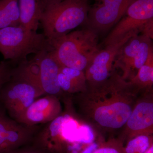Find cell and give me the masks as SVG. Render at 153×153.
<instances>
[{"label": "cell", "instance_id": "obj_8", "mask_svg": "<svg viewBox=\"0 0 153 153\" xmlns=\"http://www.w3.org/2000/svg\"><path fill=\"white\" fill-rule=\"evenodd\" d=\"M134 0H98L89 7L85 25L97 34L116 25Z\"/></svg>", "mask_w": 153, "mask_h": 153}, {"label": "cell", "instance_id": "obj_5", "mask_svg": "<svg viewBox=\"0 0 153 153\" xmlns=\"http://www.w3.org/2000/svg\"><path fill=\"white\" fill-rule=\"evenodd\" d=\"M42 90L28 79L13 72L11 79L0 93L3 103L10 117L18 121L32 103L41 96Z\"/></svg>", "mask_w": 153, "mask_h": 153}, {"label": "cell", "instance_id": "obj_16", "mask_svg": "<svg viewBox=\"0 0 153 153\" xmlns=\"http://www.w3.org/2000/svg\"><path fill=\"white\" fill-rule=\"evenodd\" d=\"M20 25L37 32L45 4L42 0H19Z\"/></svg>", "mask_w": 153, "mask_h": 153}, {"label": "cell", "instance_id": "obj_12", "mask_svg": "<svg viewBox=\"0 0 153 153\" xmlns=\"http://www.w3.org/2000/svg\"><path fill=\"white\" fill-rule=\"evenodd\" d=\"M38 98L25 111L17 121L28 126H37L50 122L63 113L60 98L45 94Z\"/></svg>", "mask_w": 153, "mask_h": 153}, {"label": "cell", "instance_id": "obj_1", "mask_svg": "<svg viewBox=\"0 0 153 153\" xmlns=\"http://www.w3.org/2000/svg\"><path fill=\"white\" fill-rule=\"evenodd\" d=\"M140 94L114 69L104 83L69 96L66 104L96 128L111 131L123 127Z\"/></svg>", "mask_w": 153, "mask_h": 153}, {"label": "cell", "instance_id": "obj_15", "mask_svg": "<svg viewBox=\"0 0 153 153\" xmlns=\"http://www.w3.org/2000/svg\"><path fill=\"white\" fill-rule=\"evenodd\" d=\"M58 81L61 90L66 95L82 93L87 89L85 72L74 68L60 66Z\"/></svg>", "mask_w": 153, "mask_h": 153}, {"label": "cell", "instance_id": "obj_21", "mask_svg": "<svg viewBox=\"0 0 153 153\" xmlns=\"http://www.w3.org/2000/svg\"><path fill=\"white\" fill-rule=\"evenodd\" d=\"M13 68L5 61L0 62V93L2 88L12 77Z\"/></svg>", "mask_w": 153, "mask_h": 153}, {"label": "cell", "instance_id": "obj_24", "mask_svg": "<svg viewBox=\"0 0 153 153\" xmlns=\"http://www.w3.org/2000/svg\"><path fill=\"white\" fill-rule=\"evenodd\" d=\"M153 153V145L150 147L144 153Z\"/></svg>", "mask_w": 153, "mask_h": 153}, {"label": "cell", "instance_id": "obj_2", "mask_svg": "<svg viewBox=\"0 0 153 153\" xmlns=\"http://www.w3.org/2000/svg\"><path fill=\"white\" fill-rule=\"evenodd\" d=\"M49 44L50 52L60 66L83 71L100 49L98 34L87 27L68 33Z\"/></svg>", "mask_w": 153, "mask_h": 153}, {"label": "cell", "instance_id": "obj_20", "mask_svg": "<svg viewBox=\"0 0 153 153\" xmlns=\"http://www.w3.org/2000/svg\"><path fill=\"white\" fill-rule=\"evenodd\" d=\"M92 153H125L123 144L118 138L101 141Z\"/></svg>", "mask_w": 153, "mask_h": 153}, {"label": "cell", "instance_id": "obj_23", "mask_svg": "<svg viewBox=\"0 0 153 153\" xmlns=\"http://www.w3.org/2000/svg\"><path fill=\"white\" fill-rule=\"evenodd\" d=\"M45 4V8L47 6L52 4L54 3L57 2V1H61V0H42Z\"/></svg>", "mask_w": 153, "mask_h": 153}, {"label": "cell", "instance_id": "obj_3", "mask_svg": "<svg viewBox=\"0 0 153 153\" xmlns=\"http://www.w3.org/2000/svg\"><path fill=\"white\" fill-rule=\"evenodd\" d=\"M89 7L85 0H61L47 6L40 25L48 41H54L85 25Z\"/></svg>", "mask_w": 153, "mask_h": 153}, {"label": "cell", "instance_id": "obj_25", "mask_svg": "<svg viewBox=\"0 0 153 153\" xmlns=\"http://www.w3.org/2000/svg\"><path fill=\"white\" fill-rule=\"evenodd\" d=\"M85 1H88V0H85Z\"/></svg>", "mask_w": 153, "mask_h": 153}, {"label": "cell", "instance_id": "obj_17", "mask_svg": "<svg viewBox=\"0 0 153 153\" xmlns=\"http://www.w3.org/2000/svg\"><path fill=\"white\" fill-rule=\"evenodd\" d=\"M128 81L140 94L153 91V49L151 50L145 64Z\"/></svg>", "mask_w": 153, "mask_h": 153}, {"label": "cell", "instance_id": "obj_6", "mask_svg": "<svg viewBox=\"0 0 153 153\" xmlns=\"http://www.w3.org/2000/svg\"><path fill=\"white\" fill-rule=\"evenodd\" d=\"M152 19L153 0H134L107 36L104 45L112 44L128 36L141 34L145 26Z\"/></svg>", "mask_w": 153, "mask_h": 153}, {"label": "cell", "instance_id": "obj_22", "mask_svg": "<svg viewBox=\"0 0 153 153\" xmlns=\"http://www.w3.org/2000/svg\"><path fill=\"white\" fill-rule=\"evenodd\" d=\"M4 153H47L35 145H27Z\"/></svg>", "mask_w": 153, "mask_h": 153}, {"label": "cell", "instance_id": "obj_11", "mask_svg": "<svg viewBox=\"0 0 153 153\" xmlns=\"http://www.w3.org/2000/svg\"><path fill=\"white\" fill-rule=\"evenodd\" d=\"M67 113H63L35 134L31 144L47 153H66L69 143L64 134V124Z\"/></svg>", "mask_w": 153, "mask_h": 153}, {"label": "cell", "instance_id": "obj_10", "mask_svg": "<svg viewBox=\"0 0 153 153\" xmlns=\"http://www.w3.org/2000/svg\"><path fill=\"white\" fill-rule=\"evenodd\" d=\"M38 128V126L25 125L0 114V153L31 143Z\"/></svg>", "mask_w": 153, "mask_h": 153}, {"label": "cell", "instance_id": "obj_9", "mask_svg": "<svg viewBox=\"0 0 153 153\" xmlns=\"http://www.w3.org/2000/svg\"><path fill=\"white\" fill-rule=\"evenodd\" d=\"M133 36L126 37L100 50L84 71L88 88L101 85L107 80L114 70V63L120 49Z\"/></svg>", "mask_w": 153, "mask_h": 153}, {"label": "cell", "instance_id": "obj_4", "mask_svg": "<svg viewBox=\"0 0 153 153\" xmlns=\"http://www.w3.org/2000/svg\"><path fill=\"white\" fill-rule=\"evenodd\" d=\"M49 49V41L43 33L20 25L0 29V53L4 60L20 63L30 54Z\"/></svg>", "mask_w": 153, "mask_h": 153}, {"label": "cell", "instance_id": "obj_13", "mask_svg": "<svg viewBox=\"0 0 153 153\" xmlns=\"http://www.w3.org/2000/svg\"><path fill=\"white\" fill-rule=\"evenodd\" d=\"M45 49L35 55L39 69V84L45 94L53 95L59 98L66 95L59 86L58 74L60 65L50 51Z\"/></svg>", "mask_w": 153, "mask_h": 153}, {"label": "cell", "instance_id": "obj_19", "mask_svg": "<svg viewBox=\"0 0 153 153\" xmlns=\"http://www.w3.org/2000/svg\"><path fill=\"white\" fill-rule=\"evenodd\" d=\"M153 145V135H140L126 142L124 151L125 153H143Z\"/></svg>", "mask_w": 153, "mask_h": 153}, {"label": "cell", "instance_id": "obj_18", "mask_svg": "<svg viewBox=\"0 0 153 153\" xmlns=\"http://www.w3.org/2000/svg\"><path fill=\"white\" fill-rule=\"evenodd\" d=\"M19 25V0H0V29Z\"/></svg>", "mask_w": 153, "mask_h": 153}, {"label": "cell", "instance_id": "obj_14", "mask_svg": "<svg viewBox=\"0 0 153 153\" xmlns=\"http://www.w3.org/2000/svg\"><path fill=\"white\" fill-rule=\"evenodd\" d=\"M143 37L142 34H139L131 37L120 48L116 57L114 68L120 69L121 76L124 80L131 79L132 66Z\"/></svg>", "mask_w": 153, "mask_h": 153}, {"label": "cell", "instance_id": "obj_7", "mask_svg": "<svg viewBox=\"0 0 153 153\" xmlns=\"http://www.w3.org/2000/svg\"><path fill=\"white\" fill-rule=\"evenodd\" d=\"M140 94L118 138L123 144L137 136L153 135V91Z\"/></svg>", "mask_w": 153, "mask_h": 153}]
</instances>
